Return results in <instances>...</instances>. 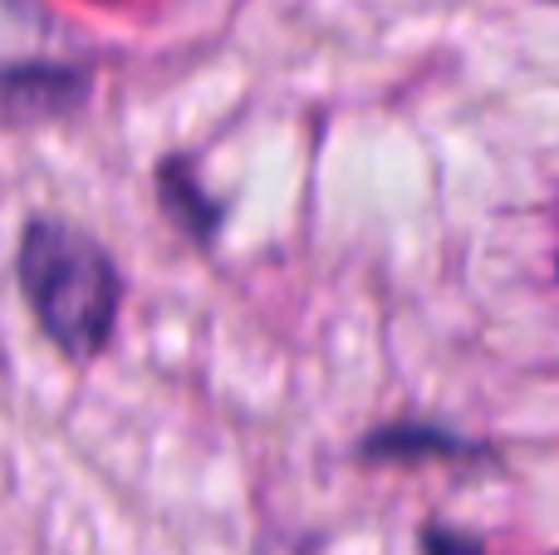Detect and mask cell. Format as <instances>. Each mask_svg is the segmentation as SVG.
I'll use <instances>...</instances> for the list:
<instances>
[{"label": "cell", "mask_w": 559, "mask_h": 555, "mask_svg": "<svg viewBox=\"0 0 559 555\" xmlns=\"http://www.w3.org/2000/svg\"><path fill=\"white\" fill-rule=\"evenodd\" d=\"M20 295L35 310V324L69 359H98L118 324V265L88 232L55 216H35L15 256Z\"/></svg>", "instance_id": "6da1fadb"}, {"label": "cell", "mask_w": 559, "mask_h": 555, "mask_svg": "<svg viewBox=\"0 0 559 555\" xmlns=\"http://www.w3.org/2000/svg\"><path fill=\"white\" fill-rule=\"evenodd\" d=\"M163 192H167V206H173V212H182L187 232L206 236V232L216 226V212H212V206L197 202L202 192H197V182H192V177H187L177 163H173V167H163Z\"/></svg>", "instance_id": "7a4b0ae2"}]
</instances>
